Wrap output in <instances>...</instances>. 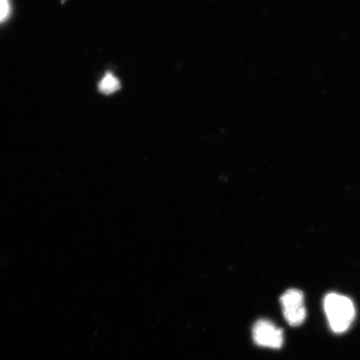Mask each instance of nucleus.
I'll list each match as a JSON object with an SVG mask.
<instances>
[{
  "mask_svg": "<svg viewBox=\"0 0 360 360\" xmlns=\"http://www.w3.org/2000/svg\"><path fill=\"white\" fill-rule=\"evenodd\" d=\"M11 15V0H0V24L4 21H6Z\"/></svg>",
  "mask_w": 360,
  "mask_h": 360,
  "instance_id": "nucleus-5",
  "label": "nucleus"
},
{
  "mask_svg": "<svg viewBox=\"0 0 360 360\" xmlns=\"http://www.w3.org/2000/svg\"><path fill=\"white\" fill-rule=\"evenodd\" d=\"M323 309L331 330L337 334L347 331L352 325L355 307L348 297L330 292L323 300Z\"/></svg>",
  "mask_w": 360,
  "mask_h": 360,
  "instance_id": "nucleus-1",
  "label": "nucleus"
},
{
  "mask_svg": "<svg viewBox=\"0 0 360 360\" xmlns=\"http://www.w3.org/2000/svg\"><path fill=\"white\" fill-rule=\"evenodd\" d=\"M98 89H100L101 93L105 94H114L120 89V80L115 75L107 74L101 79L100 84H98Z\"/></svg>",
  "mask_w": 360,
  "mask_h": 360,
  "instance_id": "nucleus-4",
  "label": "nucleus"
},
{
  "mask_svg": "<svg viewBox=\"0 0 360 360\" xmlns=\"http://www.w3.org/2000/svg\"><path fill=\"white\" fill-rule=\"evenodd\" d=\"M253 338L261 347L280 349L283 344V333L271 321L260 319L255 323Z\"/></svg>",
  "mask_w": 360,
  "mask_h": 360,
  "instance_id": "nucleus-3",
  "label": "nucleus"
},
{
  "mask_svg": "<svg viewBox=\"0 0 360 360\" xmlns=\"http://www.w3.org/2000/svg\"><path fill=\"white\" fill-rule=\"evenodd\" d=\"M281 303L283 316L291 326H299L305 321L304 296L299 290H287L281 296Z\"/></svg>",
  "mask_w": 360,
  "mask_h": 360,
  "instance_id": "nucleus-2",
  "label": "nucleus"
}]
</instances>
